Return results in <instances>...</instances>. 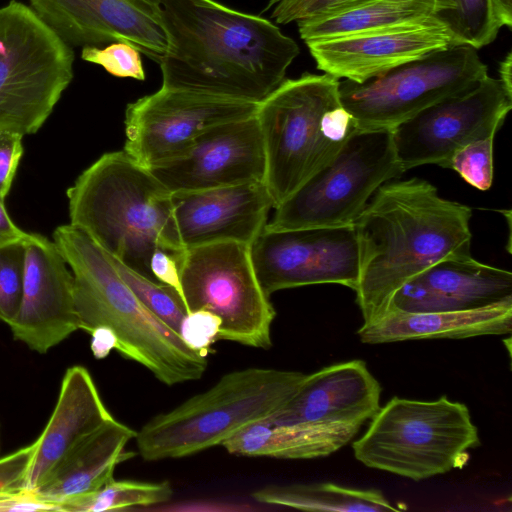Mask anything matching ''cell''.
<instances>
[{"label":"cell","instance_id":"6da1fadb","mask_svg":"<svg viewBox=\"0 0 512 512\" xmlns=\"http://www.w3.org/2000/svg\"><path fill=\"white\" fill-rule=\"evenodd\" d=\"M162 86L259 103L284 80L297 43L270 20L215 0H161Z\"/></svg>","mask_w":512,"mask_h":512},{"label":"cell","instance_id":"7a4b0ae2","mask_svg":"<svg viewBox=\"0 0 512 512\" xmlns=\"http://www.w3.org/2000/svg\"><path fill=\"white\" fill-rule=\"evenodd\" d=\"M470 207L411 178L386 182L354 222L360 269L355 289L363 324L388 310L394 293L450 255L471 254Z\"/></svg>","mask_w":512,"mask_h":512},{"label":"cell","instance_id":"3957f363","mask_svg":"<svg viewBox=\"0 0 512 512\" xmlns=\"http://www.w3.org/2000/svg\"><path fill=\"white\" fill-rule=\"evenodd\" d=\"M52 240L73 274L78 327L91 333L111 329L117 350L141 364L161 383L173 386L200 379L208 362L154 315L118 274L110 257L84 231L65 224Z\"/></svg>","mask_w":512,"mask_h":512},{"label":"cell","instance_id":"277c9868","mask_svg":"<svg viewBox=\"0 0 512 512\" xmlns=\"http://www.w3.org/2000/svg\"><path fill=\"white\" fill-rule=\"evenodd\" d=\"M66 194L69 224L152 281L149 265L156 249L186 251L175 221L172 193L124 150L101 155Z\"/></svg>","mask_w":512,"mask_h":512},{"label":"cell","instance_id":"5b68a950","mask_svg":"<svg viewBox=\"0 0 512 512\" xmlns=\"http://www.w3.org/2000/svg\"><path fill=\"white\" fill-rule=\"evenodd\" d=\"M340 81L305 73L284 80L259 102L264 184L274 209L328 165L359 129L342 106Z\"/></svg>","mask_w":512,"mask_h":512},{"label":"cell","instance_id":"8992f818","mask_svg":"<svg viewBox=\"0 0 512 512\" xmlns=\"http://www.w3.org/2000/svg\"><path fill=\"white\" fill-rule=\"evenodd\" d=\"M305 375L261 367L227 373L209 389L145 423L135 437L139 454L146 461H158L222 445L243 427L280 409Z\"/></svg>","mask_w":512,"mask_h":512},{"label":"cell","instance_id":"52a82bcc","mask_svg":"<svg viewBox=\"0 0 512 512\" xmlns=\"http://www.w3.org/2000/svg\"><path fill=\"white\" fill-rule=\"evenodd\" d=\"M480 444L464 403L446 396L430 401L393 397L352 449L366 467L420 481L462 467L468 451Z\"/></svg>","mask_w":512,"mask_h":512},{"label":"cell","instance_id":"ba28073f","mask_svg":"<svg viewBox=\"0 0 512 512\" xmlns=\"http://www.w3.org/2000/svg\"><path fill=\"white\" fill-rule=\"evenodd\" d=\"M74 53L36 12L0 8V131L35 134L73 78Z\"/></svg>","mask_w":512,"mask_h":512},{"label":"cell","instance_id":"9c48e42d","mask_svg":"<svg viewBox=\"0 0 512 512\" xmlns=\"http://www.w3.org/2000/svg\"><path fill=\"white\" fill-rule=\"evenodd\" d=\"M403 173L390 130H358L328 165L274 209L265 228L354 224L378 188Z\"/></svg>","mask_w":512,"mask_h":512},{"label":"cell","instance_id":"30bf717a","mask_svg":"<svg viewBox=\"0 0 512 512\" xmlns=\"http://www.w3.org/2000/svg\"><path fill=\"white\" fill-rule=\"evenodd\" d=\"M488 76L477 49L452 46L356 83L339 84L342 106L359 130H392L435 103L467 90Z\"/></svg>","mask_w":512,"mask_h":512},{"label":"cell","instance_id":"8fae6325","mask_svg":"<svg viewBox=\"0 0 512 512\" xmlns=\"http://www.w3.org/2000/svg\"><path fill=\"white\" fill-rule=\"evenodd\" d=\"M180 281L187 312L206 310L220 318L218 340L271 347L276 311L257 279L248 245L221 242L186 249Z\"/></svg>","mask_w":512,"mask_h":512},{"label":"cell","instance_id":"7c38bea8","mask_svg":"<svg viewBox=\"0 0 512 512\" xmlns=\"http://www.w3.org/2000/svg\"><path fill=\"white\" fill-rule=\"evenodd\" d=\"M512 108V95L489 75L422 110L391 131L403 172L426 164L449 168L464 146L495 137Z\"/></svg>","mask_w":512,"mask_h":512},{"label":"cell","instance_id":"4fadbf2b","mask_svg":"<svg viewBox=\"0 0 512 512\" xmlns=\"http://www.w3.org/2000/svg\"><path fill=\"white\" fill-rule=\"evenodd\" d=\"M258 105L161 87L127 105L123 150L150 168L181 155L214 126L255 116Z\"/></svg>","mask_w":512,"mask_h":512},{"label":"cell","instance_id":"5bb4252c","mask_svg":"<svg viewBox=\"0 0 512 512\" xmlns=\"http://www.w3.org/2000/svg\"><path fill=\"white\" fill-rule=\"evenodd\" d=\"M257 279L270 297L283 289L340 284L355 291L360 269L354 224L264 230L249 246Z\"/></svg>","mask_w":512,"mask_h":512},{"label":"cell","instance_id":"9a60e30c","mask_svg":"<svg viewBox=\"0 0 512 512\" xmlns=\"http://www.w3.org/2000/svg\"><path fill=\"white\" fill-rule=\"evenodd\" d=\"M69 45L126 42L160 63L168 48L161 0H30Z\"/></svg>","mask_w":512,"mask_h":512},{"label":"cell","instance_id":"2e32d148","mask_svg":"<svg viewBox=\"0 0 512 512\" xmlns=\"http://www.w3.org/2000/svg\"><path fill=\"white\" fill-rule=\"evenodd\" d=\"M149 169L172 194L264 182L256 115L208 129L184 153Z\"/></svg>","mask_w":512,"mask_h":512},{"label":"cell","instance_id":"e0dca14e","mask_svg":"<svg viewBox=\"0 0 512 512\" xmlns=\"http://www.w3.org/2000/svg\"><path fill=\"white\" fill-rule=\"evenodd\" d=\"M24 242L21 301L9 326L14 339L46 353L79 329L73 274L53 240L28 232Z\"/></svg>","mask_w":512,"mask_h":512},{"label":"cell","instance_id":"ac0fdd59","mask_svg":"<svg viewBox=\"0 0 512 512\" xmlns=\"http://www.w3.org/2000/svg\"><path fill=\"white\" fill-rule=\"evenodd\" d=\"M317 69L337 79L363 83L431 52L458 46L436 17L413 26L306 43Z\"/></svg>","mask_w":512,"mask_h":512},{"label":"cell","instance_id":"d6986e66","mask_svg":"<svg viewBox=\"0 0 512 512\" xmlns=\"http://www.w3.org/2000/svg\"><path fill=\"white\" fill-rule=\"evenodd\" d=\"M172 201L186 249L221 242L250 246L274 209L263 181L172 194Z\"/></svg>","mask_w":512,"mask_h":512},{"label":"cell","instance_id":"ffe728a7","mask_svg":"<svg viewBox=\"0 0 512 512\" xmlns=\"http://www.w3.org/2000/svg\"><path fill=\"white\" fill-rule=\"evenodd\" d=\"M381 386L362 360L306 374L292 397L265 418L273 424L362 426L380 409Z\"/></svg>","mask_w":512,"mask_h":512},{"label":"cell","instance_id":"44dd1931","mask_svg":"<svg viewBox=\"0 0 512 512\" xmlns=\"http://www.w3.org/2000/svg\"><path fill=\"white\" fill-rule=\"evenodd\" d=\"M511 299V272L483 264L471 254H458L437 261L403 284L388 309L408 313L461 311Z\"/></svg>","mask_w":512,"mask_h":512},{"label":"cell","instance_id":"7402d4cb","mask_svg":"<svg viewBox=\"0 0 512 512\" xmlns=\"http://www.w3.org/2000/svg\"><path fill=\"white\" fill-rule=\"evenodd\" d=\"M112 418L90 372L80 365L69 367L50 419L34 442L25 490L39 486L72 447Z\"/></svg>","mask_w":512,"mask_h":512},{"label":"cell","instance_id":"603a6c76","mask_svg":"<svg viewBox=\"0 0 512 512\" xmlns=\"http://www.w3.org/2000/svg\"><path fill=\"white\" fill-rule=\"evenodd\" d=\"M136 434L114 417L106 421L72 447L32 494L58 511L61 503L98 490L118 464L135 455L125 447Z\"/></svg>","mask_w":512,"mask_h":512},{"label":"cell","instance_id":"cb8c5ba5","mask_svg":"<svg viewBox=\"0 0 512 512\" xmlns=\"http://www.w3.org/2000/svg\"><path fill=\"white\" fill-rule=\"evenodd\" d=\"M512 330V299L461 311L408 313L388 309L357 331L362 343L382 344L418 339H464L505 335Z\"/></svg>","mask_w":512,"mask_h":512},{"label":"cell","instance_id":"d4e9b609","mask_svg":"<svg viewBox=\"0 0 512 512\" xmlns=\"http://www.w3.org/2000/svg\"><path fill=\"white\" fill-rule=\"evenodd\" d=\"M359 429L357 425L273 424L262 419L240 429L222 446L238 456L314 459L338 451Z\"/></svg>","mask_w":512,"mask_h":512},{"label":"cell","instance_id":"484cf974","mask_svg":"<svg viewBox=\"0 0 512 512\" xmlns=\"http://www.w3.org/2000/svg\"><path fill=\"white\" fill-rule=\"evenodd\" d=\"M437 0H353L326 14L298 21L305 42L423 24L438 12Z\"/></svg>","mask_w":512,"mask_h":512},{"label":"cell","instance_id":"4316f807","mask_svg":"<svg viewBox=\"0 0 512 512\" xmlns=\"http://www.w3.org/2000/svg\"><path fill=\"white\" fill-rule=\"evenodd\" d=\"M260 503L304 511H399L377 489H357L333 483L270 485L252 493Z\"/></svg>","mask_w":512,"mask_h":512},{"label":"cell","instance_id":"83f0119b","mask_svg":"<svg viewBox=\"0 0 512 512\" xmlns=\"http://www.w3.org/2000/svg\"><path fill=\"white\" fill-rule=\"evenodd\" d=\"M173 489L168 481L144 482L112 478L96 491L67 500L58 511L101 512L151 506L168 501Z\"/></svg>","mask_w":512,"mask_h":512},{"label":"cell","instance_id":"f1b7e54d","mask_svg":"<svg viewBox=\"0 0 512 512\" xmlns=\"http://www.w3.org/2000/svg\"><path fill=\"white\" fill-rule=\"evenodd\" d=\"M436 18L454 37L457 45L480 49L492 43L502 28L493 0H437Z\"/></svg>","mask_w":512,"mask_h":512},{"label":"cell","instance_id":"f546056e","mask_svg":"<svg viewBox=\"0 0 512 512\" xmlns=\"http://www.w3.org/2000/svg\"><path fill=\"white\" fill-rule=\"evenodd\" d=\"M108 255L118 274L136 297L162 322L178 333L187 313L180 295L173 288L140 275L115 257Z\"/></svg>","mask_w":512,"mask_h":512},{"label":"cell","instance_id":"4dcf8cb0","mask_svg":"<svg viewBox=\"0 0 512 512\" xmlns=\"http://www.w3.org/2000/svg\"><path fill=\"white\" fill-rule=\"evenodd\" d=\"M25 238L0 241V320L8 325L13 322L21 301Z\"/></svg>","mask_w":512,"mask_h":512},{"label":"cell","instance_id":"1f68e13d","mask_svg":"<svg viewBox=\"0 0 512 512\" xmlns=\"http://www.w3.org/2000/svg\"><path fill=\"white\" fill-rule=\"evenodd\" d=\"M493 141L490 137L464 146L453 155L449 168L473 187L488 190L493 181Z\"/></svg>","mask_w":512,"mask_h":512},{"label":"cell","instance_id":"d6a6232c","mask_svg":"<svg viewBox=\"0 0 512 512\" xmlns=\"http://www.w3.org/2000/svg\"><path fill=\"white\" fill-rule=\"evenodd\" d=\"M81 57L116 77L145 80L140 52L126 42H112L105 48L84 46Z\"/></svg>","mask_w":512,"mask_h":512},{"label":"cell","instance_id":"836d02e7","mask_svg":"<svg viewBox=\"0 0 512 512\" xmlns=\"http://www.w3.org/2000/svg\"><path fill=\"white\" fill-rule=\"evenodd\" d=\"M220 318L206 310L187 312L178 334L188 347L206 356L209 347L218 340Z\"/></svg>","mask_w":512,"mask_h":512},{"label":"cell","instance_id":"e575fe53","mask_svg":"<svg viewBox=\"0 0 512 512\" xmlns=\"http://www.w3.org/2000/svg\"><path fill=\"white\" fill-rule=\"evenodd\" d=\"M353 0H270L266 10L279 24L298 22L336 10Z\"/></svg>","mask_w":512,"mask_h":512},{"label":"cell","instance_id":"d590c367","mask_svg":"<svg viewBox=\"0 0 512 512\" xmlns=\"http://www.w3.org/2000/svg\"><path fill=\"white\" fill-rule=\"evenodd\" d=\"M34 442L0 458V499L25 490Z\"/></svg>","mask_w":512,"mask_h":512},{"label":"cell","instance_id":"8d00e7d4","mask_svg":"<svg viewBox=\"0 0 512 512\" xmlns=\"http://www.w3.org/2000/svg\"><path fill=\"white\" fill-rule=\"evenodd\" d=\"M23 135L0 131V198L9 194L12 182L23 155Z\"/></svg>","mask_w":512,"mask_h":512},{"label":"cell","instance_id":"74e56055","mask_svg":"<svg viewBox=\"0 0 512 512\" xmlns=\"http://www.w3.org/2000/svg\"><path fill=\"white\" fill-rule=\"evenodd\" d=\"M185 252H173L158 248L152 254L149 265L154 282L173 288L180 295L182 300L183 292L180 281V266Z\"/></svg>","mask_w":512,"mask_h":512},{"label":"cell","instance_id":"f35d334b","mask_svg":"<svg viewBox=\"0 0 512 512\" xmlns=\"http://www.w3.org/2000/svg\"><path fill=\"white\" fill-rule=\"evenodd\" d=\"M91 335V350L96 358H105L112 349L117 348L118 340L111 329L98 327L91 332Z\"/></svg>","mask_w":512,"mask_h":512},{"label":"cell","instance_id":"ab89813d","mask_svg":"<svg viewBox=\"0 0 512 512\" xmlns=\"http://www.w3.org/2000/svg\"><path fill=\"white\" fill-rule=\"evenodd\" d=\"M28 232L18 227L7 212L4 199L0 198V241L24 239Z\"/></svg>","mask_w":512,"mask_h":512},{"label":"cell","instance_id":"60d3db41","mask_svg":"<svg viewBox=\"0 0 512 512\" xmlns=\"http://www.w3.org/2000/svg\"><path fill=\"white\" fill-rule=\"evenodd\" d=\"M497 19L501 27H512V0H493Z\"/></svg>","mask_w":512,"mask_h":512},{"label":"cell","instance_id":"b9f144b4","mask_svg":"<svg viewBox=\"0 0 512 512\" xmlns=\"http://www.w3.org/2000/svg\"><path fill=\"white\" fill-rule=\"evenodd\" d=\"M512 53L509 51L499 65V81L509 95H512Z\"/></svg>","mask_w":512,"mask_h":512}]
</instances>
